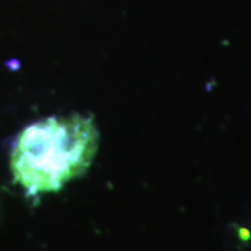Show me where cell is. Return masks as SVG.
<instances>
[{"instance_id": "1", "label": "cell", "mask_w": 251, "mask_h": 251, "mask_svg": "<svg viewBox=\"0 0 251 251\" xmlns=\"http://www.w3.org/2000/svg\"><path fill=\"white\" fill-rule=\"evenodd\" d=\"M99 145L91 117H48L25 127L11 151L16 183L28 196L54 193L90 168Z\"/></svg>"}]
</instances>
